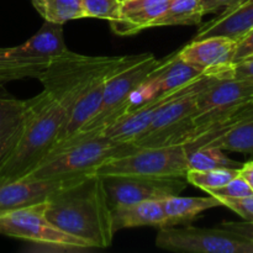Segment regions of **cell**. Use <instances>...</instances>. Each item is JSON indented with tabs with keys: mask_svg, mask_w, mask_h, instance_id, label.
Segmentation results:
<instances>
[{
	"mask_svg": "<svg viewBox=\"0 0 253 253\" xmlns=\"http://www.w3.org/2000/svg\"><path fill=\"white\" fill-rule=\"evenodd\" d=\"M44 214L58 229L79 237L91 249L113 244V212L100 175H86L56 190L44 202Z\"/></svg>",
	"mask_w": 253,
	"mask_h": 253,
	"instance_id": "cell-1",
	"label": "cell"
},
{
	"mask_svg": "<svg viewBox=\"0 0 253 253\" xmlns=\"http://www.w3.org/2000/svg\"><path fill=\"white\" fill-rule=\"evenodd\" d=\"M66 121L64 106L47 91L26 100L21 136L0 168V178L14 179L29 174L54 147Z\"/></svg>",
	"mask_w": 253,
	"mask_h": 253,
	"instance_id": "cell-2",
	"label": "cell"
},
{
	"mask_svg": "<svg viewBox=\"0 0 253 253\" xmlns=\"http://www.w3.org/2000/svg\"><path fill=\"white\" fill-rule=\"evenodd\" d=\"M136 148L132 143L118 142L100 133L86 136L53 148L26 175L39 179L83 178L95 174L99 166L105 161L132 152Z\"/></svg>",
	"mask_w": 253,
	"mask_h": 253,
	"instance_id": "cell-3",
	"label": "cell"
},
{
	"mask_svg": "<svg viewBox=\"0 0 253 253\" xmlns=\"http://www.w3.org/2000/svg\"><path fill=\"white\" fill-rule=\"evenodd\" d=\"M252 101L251 84L234 78L231 73L221 77L212 76L195 99L193 133L189 142L207 133L224 132L244 115Z\"/></svg>",
	"mask_w": 253,
	"mask_h": 253,
	"instance_id": "cell-4",
	"label": "cell"
},
{
	"mask_svg": "<svg viewBox=\"0 0 253 253\" xmlns=\"http://www.w3.org/2000/svg\"><path fill=\"white\" fill-rule=\"evenodd\" d=\"M133 56H85L68 48L54 57L39 77L52 98L64 106L67 114L77 99L100 74L127 63Z\"/></svg>",
	"mask_w": 253,
	"mask_h": 253,
	"instance_id": "cell-5",
	"label": "cell"
},
{
	"mask_svg": "<svg viewBox=\"0 0 253 253\" xmlns=\"http://www.w3.org/2000/svg\"><path fill=\"white\" fill-rule=\"evenodd\" d=\"M163 61L165 58L158 59L151 53L137 54L133 61L111 74L104 86L103 99L95 115L64 143L98 135L106 126L127 113L131 95L150 78Z\"/></svg>",
	"mask_w": 253,
	"mask_h": 253,
	"instance_id": "cell-6",
	"label": "cell"
},
{
	"mask_svg": "<svg viewBox=\"0 0 253 253\" xmlns=\"http://www.w3.org/2000/svg\"><path fill=\"white\" fill-rule=\"evenodd\" d=\"M66 49L62 25L44 21L40 31L26 42L0 48V84L39 78L52 59Z\"/></svg>",
	"mask_w": 253,
	"mask_h": 253,
	"instance_id": "cell-7",
	"label": "cell"
},
{
	"mask_svg": "<svg viewBox=\"0 0 253 253\" xmlns=\"http://www.w3.org/2000/svg\"><path fill=\"white\" fill-rule=\"evenodd\" d=\"M185 145L137 147L132 152L113 157L99 166L95 174L145 175V177L185 178L188 172Z\"/></svg>",
	"mask_w": 253,
	"mask_h": 253,
	"instance_id": "cell-8",
	"label": "cell"
},
{
	"mask_svg": "<svg viewBox=\"0 0 253 253\" xmlns=\"http://www.w3.org/2000/svg\"><path fill=\"white\" fill-rule=\"evenodd\" d=\"M212 76H204L197 85L163 106L148 127L132 141L136 147H158L189 142L193 133L195 99Z\"/></svg>",
	"mask_w": 253,
	"mask_h": 253,
	"instance_id": "cell-9",
	"label": "cell"
},
{
	"mask_svg": "<svg viewBox=\"0 0 253 253\" xmlns=\"http://www.w3.org/2000/svg\"><path fill=\"white\" fill-rule=\"evenodd\" d=\"M0 235L56 250L79 251L91 249L85 241L52 224L44 214V202L0 214Z\"/></svg>",
	"mask_w": 253,
	"mask_h": 253,
	"instance_id": "cell-10",
	"label": "cell"
},
{
	"mask_svg": "<svg viewBox=\"0 0 253 253\" xmlns=\"http://www.w3.org/2000/svg\"><path fill=\"white\" fill-rule=\"evenodd\" d=\"M156 246L173 252L253 253V241L222 227H162L156 237Z\"/></svg>",
	"mask_w": 253,
	"mask_h": 253,
	"instance_id": "cell-11",
	"label": "cell"
},
{
	"mask_svg": "<svg viewBox=\"0 0 253 253\" xmlns=\"http://www.w3.org/2000/svg\"><path fill=\"white\" fill-rule=\"evenodd\" d=\"M104 189L110 209L146 200H163L178 195L187 188L177 177H145V175H106Z\"/></svg>",
	"mask_w": 253,
	"mask_h": 253,
	"instance_id": "cell-12",
	"label": "cell"
},
{
	"mask_svg": "<svg viewBox=\"0 0 253 253\" xmlns=\"http://www.w3.org/2000/svg\"><path fill=\"white\" fill-rule=\"evenodd\" d=\"M203 77L195 79L192 83L180 86V88L163 91V93L153 96L152 99L145 101L141 105L136 106L135 109L127 111L123 116L116 119L113 124L106 126L101 131L100 135L106 136V137L111 138L114 141H118V142L131 143L138 135H141L148 127V125L152 123V120L156 118L158 111L163 106L167 105L168 103L174 100L175 98H178L182 94H184L185 91L190 90L193 86L197 85V83Z\"/></svg>",
	"mask_w": 253,
	"mask_h": 253,
	"instance_id": "cell-13",
	"label": "cell"
},
{
	"mask_svg": "<svg viewBox=\"0 0 253 253\" xmlns=\"http://www.w3.org/2000/svg\"><path fill=\"white\" fill-rule=\"evenodd\" d=\"M236 41L225 36L195 40L179 49V56L207 76L221 77L231 73Z\"/></svg>",
	"mask_w": 253,
	"mask_h": 253,
	"instance_id": "cell-14",
	"label": "cell"
},
{
	"mask_svg": "<svg viewBox=\"0 0 253 253\" xmlns=\"http://www.w3.org/2000/svg\"><path fill=\"white\" fill-rule=\"evenodd\" d=\"M77 179H39L29 175L0 178V214L46 202L56 190Z\"/></svg>",
	"mask_w": 253,
	"mask_h": 253,
	"instance_id": "cell-15",
	"label": "cell"
},
{
	"mask_svg": "<svg viewBox=\"0 0 253 253\" xmlns=\"http://www.w3.org/2000/svg\"><path fill=\"white\" fill-rule=\"evenodd\" d=\"M170 1L172 0H121L120 15L110 22L111 30L119 36H131L150 29Z\"/></svg>",
	"mask_w": 253,
	"mask_h": 253,
	"instance_id": "cell-16",
	"label": "cell"
},
{
	"mask_svg": "<svg viewBox=\"0 0 253 253\" xmlns=\"http://www.w3.org/2000/svg\"><path fill=\"white\" fill-rule=\"evenodd\" d=\"M252 29L253 0H240L200 27L192 41L212 36H225L237 42Z\"/></svg>",
	"mask_w": 253,
	"mask_h": 253,
	"instance_id": "cell-17",
	"label": "cell"
},
{
	"mask_svg": "<svg viewBox=\"0 0 253 253\" xmlns=\"http://www.w3.org/2000/svg\"><path fill=\"white\" fill-rule=\"evenodd\" d=\"M111 212L115 234L120 230L132 227H167V217L163 210L162 200H146L124 205L114 208Z\"/></svg>",
	"mask_w": 253,
	"mask_h": 253,
	"instance_id": "cell-18",
	"label": "cell"
},
{
	"mask_svg": "<svg viewBox=\"0 0 253 253\" xmlns=\"http://www.w3.org/2000/svg\"><path fill=\"white\" fill-rule=\"evenodd\" d=\"M26 115V100L0 98V168L17 145Z\"/></svg>",
	"mask_w": 253,
	"mask_h": 253,
	"instance_id": "cell-19",
	"label": "cell"
},
{
	"mask_svg": "<svg viewBox=\"0 0 253 253\" xmlns=\"http://www.w3.org/2000/svg\"><path fill=\"white\" fill-rule=\"evenodd\" d=\"M162 207L167 217V227L180 224H188L199 216L202 212L212 208L222 207L219 198L208 195V197H172L162 200Z\"/></svg>",
	"mask_w": 253,
	"mask_h": 253,
	"instance_id": "cell-20",
	"label": "cell"
},
{
	"mask_svg": "<svg viewBox=\"0 0 253 253\" xmlns=\"http://www.w3.org/2000/svg\"><path fill=\"white\" fill-rule=\"evenodd\" d=\"M204 15L200 0H172L152 27L199 25Z\"/></svg>",
	"mask_w": 253,
	"mask_h": 253,
	"instance_id": "cell-21",
	"label": "cell"
},
{
	"mask_svg": "<svg viewBox=\"0 0 253 253\" xmlns=\"http://www.w3.org/2000/svg\"><path fill=\"white\" fill-rule=\"evenodd\" d=\"M205 146L253 156V114Z\"/></svg>",
	"mask_w": 253,
	"mask_h": 253,
	"instance_id": "cell-22",
	"label": "cell"
},
{
	"mask_svg": "<svg viewBox=\"0 0 253 253\" xmlns=\"http://www.w3.org/2000/svg\"><path fill=\"white\" fill-rule=\"evenodd\" d=\"M32 4L44 21L52 24L63 25L71 20L86 17L82 0H32Z\"/></svg>",
	"mask_w": 253,
	"mask_h": 253,
	"instance_id": "cell-23",
	"label": "cell"
},
{
	"mask_svg": "<svg viewBox=\"0 0 253 253\" xmlns=\"http://www.w3.org/2000/svg\"><path fill=\"white\" fill-rule=\"evenodd\" d=\"M188 170H208L215 168H240L239 162L227 157L219 147H198L188 152Z\"/></svg>",
	"mask_w": 253,
	"mask_h": 253,
	"instance_id": "cell-24",
	"label": "cell"
},
{
	"mask_svg": "<svg viewBox=\"0 0 253 253\" xmlns=\"http://www.w3.org/2000/svg\"><path fill=\"white\" fill-rule=\"evenodd\" d=\"M240 174V168H215L208 170H188L187 182L194 187L209 192L225 185Z\"/></svg>",
	"mask_w": 253,
	"mask_h": 253,
	"instance_id": "cell-25",
	"label": "cell"
},
{
	"mask_svg": "<svg viewBox=\"0 0 253 253\" xmlns=\"http://www.w3.org/2000/svg\"><path fill=\"white\" fill-rule=\"evenodd\" d=\"M86 17L114 21L120 15L121 0H82Z\"/></svg>",
	"mask_w": 253,
	"mask_h": 253,
	"instance_id": "cell-26",
	"label": "cell"
},
{
	"mask_svg": "<svg viewBox=\"0 0 253 253\" xmlns=\"http://www.w3.org/2000/svg\"><path fill=\"white\" fill-rule=\"evenodd\" d=\"M207 193L212 197L219 198V199H224V198L249 197V195L253 194V189L250 187L249 183L239 174L222 187L215 188V189L209 190Z\"/></svg>",
	"mask_w": 253,
	"mask_h": 253,
	"instance_id": "cell-27",
	"label": "cell"
},
{
	"mask_svg": "<svg viewBox=\"0 0 253 253\" xmlns=\"http://www.w3.org/2000/svg\"><path fill=\"white\" fill-rule=\"evenodd\" d=\"M222 207H226L245 219V221L253 222V194L242 198H224L220 199Z\"/></svg>",
	"mask_w": 253,
	"mask_h": 253,
	"instance_id": "cell-28",
	"label": "cell"
},
{
	"mask_svg": "<svg viewBox=\"0 0 253 253\" xmlns=\"http://www.w3.org/2000/svg\"><path fill=\"white\" fill-rule=\"evenodd\" d=\"M231 76L253 85V56L241 59L232 64Z\"/></svg>",
	"mask_w": 253,
	"mask_h": 253,
	"instance_id": "cell-29",
	"label": "cell"
},
{
	"mask_svg": "<svg viewBox=\"0 0 253 253\" xmlns=\"http://www.w3.org/2000/svg\"><path fill=\"white\" fill-rule=\"evenodd\" d=\"M253 54V29L250 30L241 40L236 42V51H235L234 63L247 58Z\"/></svg>",
	"mask_w": 253,
	"mask_h": 253,
	"instance_id": "cell-30",
	"label": "cell"
},
{
	"mask_svg": "<svg viewBox=\"0 0 253 253\" xmlns=\"http://www.w3.org/2000/svg\"><path fill=\"white\" fill-rule=\"evenodd\" d=\"M220 227L236 232V234L241 235V236L246 237V239L253 241V222H250V221L229 222L227 221V222H222V224L220 225Z\"/></svg>",
	"mask_w": 253,
	"mask_h": 253,
	"instance_id": "cell-31",
	"label": "cell"
},
{
	"mask_svg": "<svg viewBox=\"0 0 253 253\" xmlns=\"http://www.w3.org/2000/svg\"><path fill=\"white\" fill-rule=\"evenodd\" d=\"M237 1H240V0H200L204 14H211V12L225 10L236 4Z\"/></svg>",
	"mask_w": 253,
	"mask_h": 253,
	"instance_id": "cell-32",
	"label": "cell"
},
{
	"mask_svg": "<svg viewBox=\"0 0 253 253\" xmlns=\"http://www.w3.org/2000/svg\"><path fill=\"white\" fill-rule=\"evenodd\" d=\"M240 175L250 184L253 189V161L245 163L242 167H240Z\"/></svg>",
	"mask_w": 253,
	"mask_h": 253,
	"instance_id": "cell-33",
	"label": "cell"
},
{
	"mask_svg": "<svg viewBox=\"0 0 253 253\" xmlns=\"http://www.w3.org/2000/svg\"><path fill=\"white\" fill-rule=\"evenodd\" d=\"M252 56H253V54H252Z\"/></svg>",
	"mask_w": 253,
	"mask_h": 253,
	"instance_id": "cell-34",
	"label": "cell"
}]
</instances>
